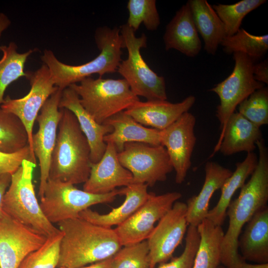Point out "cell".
<instances>
[{
  "label": "cell",
  "mask_w": 268,
  "mask_h": 268,
  "mask_svg": "<svg viewBox=\"0 0 268 268\" xmlns=\"http://www.w3.org/2000/svg\"><path fill=\"white\" fill-rule=\"evenodd\" d=\"M147 187L144 184H132L124 187L121 189V195L125 196L121 205L106 214L88 208L81 212L79 217L101 226H117L131 216L146 201L149 194Z\"/></svg>",
  "instance_id": "24"
},
{
  "label": "cell",
  "mask_w": 268,
  "mask_h": 268,
  "mask_svg": "<svg viewBox=\"0 0 268 268\" xmlns=\"http://www.w3.org/2000/svg\"><path fill=\"white\" fill-rule=\"evenodd\" d=\"M258 158L256 153L249 152L245 159L236 164V168L221 188V195L216 205L209 210L206 218L214 225L221 226L226 217V211L231 199L239 188L245 183L247 178L255 170Z\"/></svg>",
  "instance_id": "27"
},
{
  "label": "cell",
  "mask_w": 268,
  "mask_h": 268,
  "mask_svg": "<svg viewBox=\"0 0 268 268\" xmlns=\"http://www.w3.org/2000/svg\"><path fill=\"white\" fill-rule=\"evenodd\" d=\"M83 107L99 124L139 101L124 79L86 77L69 86Z\"/></svg>",
  "instance_id": "6"
},
{
  "label": "cell",
  "mask_w": 268,
  "mask_h": 268,
  "mask_svg": "<svg viewBox=\"0 0 268 268\" xmlns=\"http://www.w3.org/2000/svg\"><path fill=\"white\" fill-rule=\"evenodd\" d=\"M196 122L195 117L187 112L160 131L161 143L169 155L176 172L175 182L178 184L184 181L192 165L191 157L196 142Z\"/></svg>",
  "instance_id": "16"
},
{
  "label": "cell",
  "mask_w": 268,
  "mask_h": 268,
  "mask_svg": "<svg viewBox=\"0 0 268 268\" xmlns=\"http://www.w3.org/2000/svg\"><path fill=\"white\" fill-rule=\"evenodd\" d=\"M146 240L124 246L112 257V268H149Z\"/></svg>",
  "instance_id": "36"
},
{
  "label": "cell",
  "mask_w": 268,
  "mask_h": 268,
  "mask_svg": "<svg viewBox=\"0 0 268 268\" xmlns=\"http://www.w3.org/2000/svg\"><path fill=\"white\" fill-rule=\"evenodd\" d=\"M128 56L119 64L117 71L128 83L136 96L147 100L167 99L165 78L153 71L143 59L140 50L146 47L147 37L143 33L136 37L135 32L126 23L120 27Z\"/></svg>",
  "instance_id": "7"
},
{
  "label": "cell",
  "mask_w": 268,
  "mask_h": 268,
  "mask_svg": "<svg viewBox=\"0 0 268 268\" xmlns=\"http://www.w3.org/2000/svg\"><path fill=\"white\" fill-rule=\"evenodd\" d=\"M200 240L193 268H216L221 264L224 231L207 218L197 227Z\"/></svg>",
  "instance_id": "28"
},
{
  "label": "cell",
  "mask_w": 268,
  "mask_h": 268,
  "mask_svg": "<svg viewBox=\"0 0 268 268\" xmlns=\"http://www.w3.org/2000/svg\"><path fill=\"white\" fill-rule=\"evenodd\" d=\"M48 237L4 212L0 217V268H18L30 253L40 248Z\"/></svg>",
  "instance_id": "13"
},
{
  "label": "cell",
  "mask_w": 268,
  "mask_h": 268,
  "mask_svg": "<svg viewBox=\"0 0 268 268\" xmlns=\"http://www.w3.org/2000/svg\"><path fill=\"white\" fill-rule=\"evenodd\" d=\"M105 151L100 160L91 164L89 177L84 183L86 192L104 194L111 192L118 187L133 184V175L120 162L115 145L106 143Z\"/></svg>",
  "instance_id": "17"
},
{
  "label": "cell",
  "mask_w": 268,
  "mask_h": 268,
  "mask_svg": "<svg viewBox=\"0 0 268 268\" xmlns=\"http://www.w3.org/2000/svg\"><path fill=\"white\" fill-rule=\"evenodd\" d=\"M196 101L193 95L183 101L173 103L165 100H140L125 112L145 127L161 131L175 122L182 115L188 112Z\"/></svg>",
  "instance_id": "18"
},
{
  "label": "cell",
  "mask_w": 268,
  "mask_h": 268,
  "mask_svg": "<svg viewBox=\"0 0 268 268\" xmlns=\"http://www.w3.org/2000/svg\"><path fill=\"white\" fill-rule=\"evenodd\" d=\"M266 0H242L232 4H217L212 7L223 22L226 36L235 34L249 12L266 3Z\"/></svg>",
  "instance_id": "32"
},
{
  "label": "cell",
  "mask_w": 268,
  "mask_h": 268,
  "mask_svg": "<svg viewBox=\"0 0 268 268\" xmlns=\"http://www.w3.org/2000/svg\"><path fill=\"white\" fill-rule=\"evenodd\" d=\"M227 54L244 53L254 62L262 57L268 50V35H254L241 28L234 35L226 36L220 44Z\"/></svg>",
  "instance_id": "30"
},
{
  "label": "cell",
  "mask_w": 268,
  "mask_h": 268,
  "mask_svg": "<svg viewBox=\"0 0 268 268\" xmlns=\"http://www.w3.org/2000/svg\"><path fill=\"white\" fill-rule=\"evenodd\" d=\"M63 268V267H61V268Z\"/></svg>",
  "instance_id": "44"
},
{
  "label": "cell",
  "mask_w": 268,
  "mask_h": 268,
  "mask_svg": "<svg viewBox=\"0 0 268 268\" xmlns=\"http://www.w3.org/2000/svg\"><path fill=\"white\" fill-rule=\"evenodd\" d=\"M24 160L37 164V159L28 144L20 151L12 153L0 151V174H12L21 165Z\"/></svg>",
  "instance_id": "38"
},
{
  "label": "cell",
  "mask_w": 268,
  "mask_h": 268,
  "mask_svg": "<svg viewBox=\"0 0 268 268\" xmlns=\"http://www.w3.org/2000/svg\"><path fill=\"white\" fill-rule=\"evenodd\" d=\"M262 138L258 127L238 112H234L225 126L218 151L225 156L241 151L252 152L256 142Z\"/></svg>",
  "instance_id": "25"
},
{
  "label": "cell",
  "mask_w": 268,
  "mask_h": 268,
  "mask_svg": "<svg viewBox=\"0 0 268 268\" xmlns=\"http://www.w3.org/2000/svg\"><path fill=\"white\" fill-rule=\"evenodd\" d=\"M198 34L187 2L166 25L163 37L165 49H175L187 57H195L201 49Z\"/></svg>",
  "instance_id": "20"
},
{
  "label": "cell",
  "mask_w": 268,
  "mask_h": 268,
  "mask_svg": "<svg viewBox=\"0 0 268 268\" xmlns=\"http://www.w3.org/2000/svg\"><path fill=\"white\" fill-rule=\"evenodd\" d=\"M118 159L133 175V184L154 186L167 179L173 167L167 151L162 145L128 142L118 152Z\"/></svg>",
  "instance_id": "10"
},
{
  "label": "cell",
  "mask_w": 268,
  "mask_h": 268,
  "mask_svg": "<svg viewBox=\"0 0 268 268\" xmlns=\"http://www.w3.org/2000/svg\"><path fill=\"white\" fill-rule=\"evenodd\" d=\"M186 213V203L177 201L158 221L146 239L149 268H154L172 258L187 230Z\"/></svg>",
  "instance_id": "12"
},
{
  "label": "cell",
  "mask_w": 268,
  "mask_h": 268,
  "mask_svg": "<svg viewBox=\"0 0 268 268\" xmlns=\"http://www.w3.org/2000/svg\"><path fill=\"white\" fill-rule=\"evenodd\" d=\"M104 124L113 128V131L104 137V140L106 143H113L118 152L121 151L128 142L161 145L160 131L142 125L125 111L112 116Z\"/></svg>",
  "instance_id": "21"
},
{
  "label": "cell",
  "mask_w": 268,
  "mask_h": 268,
  "mask_svg": "<svg viewBox=\"0 0 268 268\" xmlns=\"http://www.w3.org/2000/svg\"><path fill=\"white\" fill-rule=\"evenodd\" d=\"M63 233L57 268H79L113 257L121 244L114 229L78 217L58 223Z\"/></svg>",
  "instance_id": "2"
},
{
  "label": "cell",
  "mask_w": 268,
  "mask_h": 268,
  "mask_svg": "<svg viewBox=\"0 0 268 268\" xmlns=\"http://www.w3.org/2000/svg\"><path fill=\"white\" fill-rule=\"evenodd\" d=\"M188 2L197 31L203 40L204 49L214 55L226 36L223 22L206 0H189Z\"/></svg>",
  "instance_id": "26"
},
{
  "label": "cell",
  "mask_w": 268,
  "mask_h": 268,
  "mask_svg": "<svg viewBox=\"0 0 268 268\" xmlns=\"http://www.w3.org/2000/svg\"></svg>",
  "instance_id": "45"
},
{
  "label": "cell",
  "mask_w": 268,
  "mask_h": 268,
  "mask_svg": "<svg viewBox=\"0 0 268 268\" xmlns=\"http://www.w3.org/2000/svg\"><path fill=\"white\" fill-rule=\"evenodd\" d=\"M225 268L224 266L222 265H220L217 268Z\"/></svg>",
  "instance_id": "43"
},
{
  "label": "cell",
  "mask_w": 268,
  "mask_h": 268,
  "mask_svg": "<svg viewBox=\"0 0 268 268\" xmlns=\"http://www.w3.org/2000/svg\"><path fill=\"white\" fill-rule=\"evenodd\" d=\"M94 39L99 54L92 60L80 65L64 64L51 50L44 51L41 59L48 67L56 86L63 90L93 74H98L101 77L117 71L122 61V49L125 48L120 27H100L95 31Z\"/></svg>",
  "instance_id": "3"
},
{
  "label": "cell",
  "mask_w": 268,
  "mask_h": 268,
  "mask_svg": "<svg viewBox=\"0 0 268 268\" xmlns=\"http://www.w3.org/2000/svg\"><path fill=\"white\" fill-rule=\"evenodd\" d=\"M200 240L197 227L189 225L186 232L185 248L182 254L172 259L169 262L160 264L154 268H193Z\"/></svg>",
  "instance_id": "37"
},
{
  "label": "cell",
  "mask_w": 268,
  "mask_h": 268,
  "mask_svg": "<svg viewBox=\"0 0 268 268\" xmlns=\"http://www.w3.org/2000/svg\"><path fill=\"white\" fill-rule=\"evenodd\" d=\"M36 165L24 160L19 168L11 174L10 184L3 197L2 209L10 217L49 237L60 230L47 219L37 199L33 183Z\"/></svg>",
  "instance_id": "5"
},
{
  "label": "cell",
  "mask_w": 268,
  "mask_h": 268,
  "mask_svg": "<svg viewBox=\"0 0 268 268\" xmlns=\"http://www.w3.org/2000/svg\"><path fill=\"white\" fill-rule=\"evenodd\" d=\"M62 91L58 88L42 106L36 120L39 129L32 136V150L38 160L40 170L38 192L40 198L48 180L51 157L62 116V109L59 107Z\"/></svg>",
  "instance_id": "15"
},
{
  "label": "cell",
  "mask_w": 268,
  "mask_h": 268,
  "mask_svg": "<svg viewBox=\"0 0 268 268\" xmlns=\"http://www.w3.org/2000/svg\"><path fill=\"white\" fill-rule=\"evenodd\" d=\"M11 175L0 174V217L4 214L2 209V202L4 194L10 184Z\"/></svg>",
  "instance_id": "40"
},
{
  "label": "cell",
  "mask_w": 268,
  "mask_h": 268,
  "mask_svg": "<svg viewBox=\"0 0 268 268\" xmlns=\"http://www.w3.org/2000/svg\"><path fill=\"white\" fill-rule=\"evenodd\" d=\"M70 183L48 179L40 205L47 219L52 224L79 217L82 211L92 205L111 202L121 190L104 194L89 193Z\"/></svg>",
  "instance_id": "8"
},
{
  "label": "cell",
  "mask_w": 268,
  "mask_h": 268,
  "mask_svg": "<svg viewBox=\"0 0 268 268\" xmlns=\"http://www.w3.org/2000/svg\"><path fill=\"white\" fill-rule=\"evenodd\" d=\"M233 57L235 65L231 73L209 90L220 99L216 116L220 123L221 134L212 156L218 151L227 122L237 106L253 92L264 86V83L254 78L255 62L251 58L241 52L233 53Z\"/></svg>",
  "instance_id": "9"
},
{
  "label": "cell",
  "mask_w": 268,
  "mask_h": 268,
  "mask_svg": "<svg viewBox=\"0 0 268 268\" xmlns=\"http://www.w3.org/2000/svg\"><path fill=\"white\" fill-rule=\"evenodd\" d=\"M244 260L268 264V206L257 211L246 223L238 242Z\"/></svg>",
  "instance_id": "22"
},
{
  "label": "cell",
  "mask_w": 268,
  "mask_h": 268,
  "mask_svg": "<svg viewBox=\"0 0 268 268\" xmlns=\"http://www.w3.org/2000/svg\"><path fill=\"white\" fill-rule=\"evenodd\" d=\"M259 157L250 179L241 188L239 196L231 201L226 211L229 218L224 234L221 264L225 268H268V264H250L238 253V242L243 226L268 201V151L263 139L257 141Z\"/></svg>",
  "instance_id": "1"
},
{
  "label": "cell",
  "mask_w": 268,
  "mask_h": 268,
  "mask_svg": "<svg viewBox=\"0 0 268 268\" xmlns=\"http://www.w3.org/2000/svg\"><path fill=\"white\" fill-rule=\"evenodd\" d=\"M18 47L14 42L7 45L0 46L2 56L0 60V106L4 100L7 87L19 78L26 77L25 64L28 57L37 50L29 49L24 53H19Z\"/></svg>",
  "instance_id": "29"
},
{
  "label": "cell",
  "mask_w": 268,
  "mask_h": 268,
  "mask_svg": "<svg viewBox=\"0 0 268 268\" xmlns=\"http://www.w3.org/2000/svg\"><path fill=\"white\" fill-rule=\"evenodd\" d=\"M30 90L25 96L12 99L7 95L0 108L10 113L21 121L28 136V145L32 153L33 129L36 118L47 100L58 88L52 80L48 67L43 64L34 71H26Z\"/></svg>",
  "instance_id": "11"
},
{
  "label": "cell",
  "mask_w": 268,
  "mask_h": 268,
  "mask_svg": "<svg viewBox=\"0 0 268 268\" xmlns=\"http://www.w3.org/2000/svg\"><path fill=\"white\" fill-rule=\"evenodd\" d=\"M112 257L79 268H112Z\"/></svg>",
  "instance_id": "41"
},
{
  "label": "cell",
  "mask_w": 268,
  "mask_h": 268,
  "mask_svg": "<svg viewBox=\"0 0 268 268\" xmlns=\"http://www.w3.org/2000/svg\"><path fill=\"white\" fill-rule=\"evenodd\" d=\"M204 169L205 179L201 191L198 195L189 198L186 203L187 223L195 227L206 218L213 193L221 189L232 173L230 169L212 161L206 163Z\"/></svg>",
  "instance_id": "23"
},
{
  "label": "cell",
  "mask_w": 268,
  "mask_h": 268,
  "mask_svg": "<svg viewBox=\"0 0 268 268\" xmlns=\"http://www.w3.org/2000/svg\"><path fill=\"white\" fill-rule=\"evenodd\" d=\"M239 112L260 127L268 124V88L264 86L253 92L239 105Z\"/></svg>",
  "instance_id": "35"
},
{
  "label": "cell",
  "mask_w": 268,
  "mask_h": 268,
  "mask_svg": "<svg viewBox=\"0 0 268 268\" xmlns=\"http://www.w3.org/2000/svg\"><path fill=\"white\" fill-rule=\"evenodd\" d=\"M155 0H129L127 8L129 17L127 24L134 32L143 24L147 30H157L160 23Z\"/></svg>",
  "instance_id": "34"
},
{
  "label": "cell",
  "mask_w": 268,
  "mask_h": 268,
  "mask_svg": "<svg viewBox=\"0 0 268 268\" xmlns=\"http://www.w3.org/2000/svg\"><path fill=\"white\" fill-rule=\"evenodd\" d=\"M11 24V21L4 13L0 12V40L3 32L6 30Z\"/></svg>",
  "instance_id": "42"
},
{
  "label": "cell",
  "mask_w": 268,
  "mask_h": 268,
  "mask_svg": "<svg viewBox=\"0 0 268 268\" xmlns=\"http://www.w3.org/2000/svg\"><path fill=\"white\" fill-rule=\"evenodd\" d=\"M59 107L67 109L75 115L89 143L91 162L92 163L98 162L107 146L104 137L113 131L112 127L107 124L97 123L83 107L78 95L70 87L63 90Z\"/></svg>",
  "instance_id": "19"
},
{
  "label": "cell",
  "mask_w": 268,
  "mask_h": 268,
  "mask_svg": "<svg viewBox=\"0 0 268 268\" xmlns=\"http://www.w3.org/2000/svg\"><path fill=\"white\" fill-rule=\"evenodd\" d=\"M253 74L254 79L263 83H268V62L265 60L257 64H254Z\"/></svg>",
  "instance_id": "39"
},
{
  "label": "cell",
  "mask_w": 268,
  "mask_h": 268,
  "mask_svg": "<svg viewBox=\"0 0 268 268\" xmlns=\"http://www.w3.org/2000/svg\"><path fill=\"white\" fill-rule=\"evenodd\" d=\"M55 145L52 153L48 179L73 185L84 183L91 169L90 148L75 115L61 108Z\"/></svg>",
  "instance_id": "4"
},
{
  "label": "cell",
  "mask_w": 268,
  "mask_h": 268,
  "mask_svg": "<svg viewBox=\"0 0 268 268\" xmlns=\"http://www.w3.org/2000/svg\"><path fill=\"white\" fill-rule=\"evenodd\" d=\"M28 144L27 132L21 121L0 108V151L12 153Z\"/></svg>",
  "instance_id": "31"
},
{
  "label": "cell",
  "mask_w": 268,
  "mask_h": 268,
  "mask_svg": "<svg viewBox=\"0 0 268 268\" xmlns=\"http://www.w3.org/2000/svg\"><path fill=\"white\" fill-rule=\"evenodd\" d=\"M63 233L48 237L38 249L30 253L21 262L18 268H57Z\"/></svg>",
  "instance_id": "33"
},
{
  "label": "cell",
  "mask_w": 268,
  "mask_h": 268,
  "mask_svg": "<svg viewBox=\"0 0 268 268\" xmlns=\"http://www.w3.org/2000/svg\"><path fill=\"white\" fill-rule=\"evenodd\" d=\"M182 197L177 192L149 193L144 203L114 230L122 246L146 240L159 221Z\"/></svg>",
  "instance_id": "14"
}]
</instances>
